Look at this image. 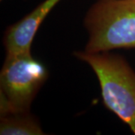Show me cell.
<instances>
[{
  "mask_svg": "<svg viewBox=\"0 0 135 135\" xmlns=\"http://www.w3.org/2000/svg\"><path fill=\"white\" fill-rule=\"evenodd\" d=\"M95 73L104 105L135 134V71L122 57L107 52H77Z\"/></svg>",
  "mask_w": 135,
  "mask_h": 135,
  "instance_id": "obj_1",
  "label": "cell"
},
{
  "mask_svg": "<svg viewBox=\"0 0 135 135\" xmlns=\"http://www.w3.org/2000/svg\"><path fill=\"white\" fill-rule=\"evenodd\" d=\"M85 51L135 48V0H97L87 12Z\"/></svg>",
  "mask_w": 135,
  "mask_h": 135,
  "instance_id": "obj_2",
  "label": "cell"
},
{
  "mask_svg": "<svg viewBox=\"0 0 135 135\" xmlns=\"http://www.w3.org/2000/svg\"><path fill=\"white\" fill-rule=\"evenodd\" d=\"M47 77L46 66L34 58L31 51L7 53L0 74L1 116L29 113Z\"/></svg>",
  "mask_w": 135,
  "mask_h": 135,
  "instance_id": "obj_3",
  "label": "cell"
},
{
  "mask_svg": "<svg viewBox=\"0 0 135 135\" xmlns=\"http://www.w3.org/2000/svg\"><path fill=\"white\" fill-rule=\"evenodd\" d=\"M60 0H45L5 32L4 45L7 53L31 51V46L41 23Z\"/></svg>",
  "mask_w": 135,
  "mask_h": 135,
  "instance_id": "obj_4",
  "label": "cell"
},
{
  "mask_svg": "<svg viewBox=\"0 0 135 135\" xmlns=\"http://www.w3.org/2000/svg\"><path fill=\"white\" fill-rule=\"evenodd\" d=\"M1 135L44 134L38 122L29 113H11L1 116Z\"/></svg>",
  "mask_w": 135,
  "mask_h": 135,
  "instance_id": "obj_5",
  "label": "cell"
}]
</instances>
